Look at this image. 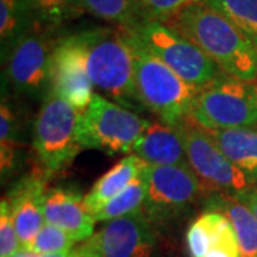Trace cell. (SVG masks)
Here are the masks:
<instances>
[{"label":"cell","instance_id":"obj_16","mask_svg":"<svg viewBox=\"0 0 257 257\" xmlns=\"http://www.w3.org/2000/svg\"><path fill=\"white\" fill-rule=\"evenodd\" d=\"M147 163L136 155L121 159L119 163L110 167L104 175L97 179L89 193L84 196V202L92 214L99 211L107 202L121 193L128 184L135 182L146 170Z\"/></svg>","mask_w":257,"mask_h":257},{"label":"cell","instance_id":"obj_17","mask_svg":"<svg viewBox=\"0 0 257 257\" xmlns=\"http://www.w3.org/2000/svg\"><path fill=\"white\" fill-rule=\"evenodd\" d=\"M237 240L230 220L219 210L206 209L186 231V247L190 257H204L221 243Z\"/></svg>","mask_w":257,"mask_h":257},{"label":"cell","instance_id":"obj_12","mask_svg":"<svg viewBox=\"0 0 257 257\" xmlns=\"http://www.w3.org/2000/svg\"><path fill=\"white\" fill-rule=\"evenodd\" d=\"M93 87L82 52L72 35L59 37L50 64V92L83 113L92 101Z\"/></svg>","mask_w":257,"mask_h":257},{"label":"cell","instance_id":"obj_21","mask_svg":"<svg viewBox=\"0 0 257 257\" xmlns=\"http://www.w3.org/2000/svg\"><path fill=\"white\" fill-rule=\"evenodd\" d=\"M36 20L30 0H0L2 56Z\"/></svg>","mask_w":257,"mask_h":257},{"label":"cell","instance_id":"obj_6","mask_svg":"<svg viewBox=\"0 0 257 257\" xmlns=\"http://www.w3.org/2000/svg\"><path fill=\"white\" fill-rule=\"evenodd\" d=\"M190 119L206 130L257 126V84L221 76L197 90Z\"/></svg>","mask_w":257,"mask_h":257},{"label":"cell","instance_id":"obj_13","mask_svg":"<svg viewBox=\"0 0 257 257\" xmlns=\"http://www.w3.org/2000/svg\"><path fill=\"white\" fill-rule=\"evenodd\" d=\"M46 179L47 176L39 169L37 172L23 176L13 184L6 196L20 240V248L35 239L39 230L46 224Z\"/></svg>","mask_w":257,"mask_h":257},{"label":"cell","instance_id":"obj_10","mask_svg":"<svg viewBox=\"0 0 257 257\" xmlns=\"http://www.w3.org/2000/svg\"><path fill=\"white\" fill-rule=\"evenodd\" d=\"M143 45L196 90L220 79L224 73L202 49L159 20H149L136 30Z\"/></svg>","mask_w":257,"mask_h":257},{"label":"cell","instance_id":"obj_30","mask_svg":"<svg viewBox=\"0 0 257 257\" xmlns=\"http://www.w3.org/2000/svg\"><path fill=\"white\" fill-rule=\"evenodd\" d=\"M13 257H73V253L70 250L69 253H60V254H39V253H32L29 250L20 248Z\"/></svg>","mask_w":257,"mask_h":257},{"label":"cell","instance_id":"obj_20","mask_svg":"<svg viewBox=\"0 0 257 257\" xmlns=\"http://www.w3.org/2000/svg\"><path fill=\"white\" fill-rule=\"evenodd\" d=\"M84 12L114 28L136 30L152 20L143 0H79Z\"/></svg>","mask_w":257,"mask_h":257},{"label":"cell","instance_id":"obj_28","mask_svg":"<svg viewBox=\"0 0 257 257\" xmlns=\"http://www.w3.org/2000/svg\"><path fill=\"white\" fill-rule=\"evenodd\" d=\"M143 2L152 20L165 22L166 19L172 18L184 8L203 0H143Z\"/></svg>","mask_w":257,"mask_h":257},{"label":"cell","instance_id":"obj_4","mask_svg":"<svg viewBox=\"0 0 257 257\" xmlns=\"http://www.w3.org/2000/svg\"><path fill=\"white\" fill-rule=\"evenodd\" d=\"M55 28L36 20L2 56L3 82L16 96L45 99L50 92V64L59 37Z\"/></svg>","mask_w":257,"mask_h":257},{"label":"cell","instance_id":"obj_9","mask_svg":"<svg viewBox=\"0 0 257 257\" xmlns=\"http://www.w3.org/2000/svg\"><path fill=\"white\" fill-rule=\"evenodd\" d=\"M176 128L183 142L187 163L210 196H236L254 186L239 167L230 162L206 128L190 117L179 123Z\"/></svg>","mask_w":257,"mask_h":257},{"label":"cell","instance_id":"obj_15","mask_svg":"<svg viewBox=\"0 0 257 257\" xmlns=\"http://www.w3.org/2000/svg\"><path fill=\"white\" fill-rule=\"evenodd\" d=\"M133 155L153 166H187V156L177 128L162 120L149 121L133 146Z\"/></svg>","mask_w":257,"mask_h":257},{"label":"cell","instance_id":"obj_7","mask_svg":"<svg viewBox=\"0 0 257 257\" xmlns=\"http://www.w3.org/2000/svg\"><path fill=\"white\" fill-rule=\"evenodd\" d=\"M149 120L138 111L94 93L89 107L80 114L79 142L83 149L117 155L133 150Z\"/></svg>","mask_w":257,"mask_h":257},{"label":"cell","instance_id":"obj_22","mask_svg":"<svg viewBox=\"0 0 257 257\" xmlns=\"http://www.w3.org/2000/svg\"><path fill=\"white\" fill-rule=\"evenodd\" d=\"M19 128L16 111L3 99L0 107V173L3 182L15 175L20 160Z\"/></svg>","mask_w":257,"mask_h":257},{"label":"cell","instance_id":"obj_29","mask_svg":"<svg viewBox=\"0 0 257 257\" xmlns=\"http://www.w3.org/2000/svg\"><path fill=\"white\" fill-rule=\"evenodd\" d=\"M236 197L239 200H241L244 204H247L248 207L251 209V211L254 213V216L257 217V186H253V187H250L247 190L236 194Z\"/></svg>","mask_w":257,"mask_h":257},{"label":"cell","instance_id":"obj_11","mask_svg":"<svg viewBox=\"0 0 257 257\" xmlns=\"http://www.w3.org/2000/svg\"><path fill=\"white\" fill-rule=\"evenodd\" d=\"M73 257H156L157 236L145 210L106 224L72 250Z\"/></svg>","mask_w":257,"mask_h":257},{"label":"cell","instance_id":"obj_24","mask_svg":"<svg viewBox=\"0 0 257 257\" xmlns=\"http://www.w3.org/2000/svg\"><path fill=\"white\" fill-rule=\"evenodd\" d=\"M257 42V0H204Z\"/></svg>","mask_w":257,"mask_h":257},{"label":"cell","instance_id":"obj_19","mask_svg":"<svg viewBox=\"0 0 257 257\" xmlns=\"http://www.w3.org/2000/svg\"><path fill=\"white\" fill-rule=\"evenodd\" d=\"M230 162L257 186V127L207 130Z\"/></svg>","mask_w":257,"mask_h":257},{"label":"cell","instance_id":"obj_25","mask_svg":"<svg viewBox=\"0 0 257 257\" xmlns=\"http://www.w3.org/2000/svg\"><path fill=\"white\" fill-rule=\"evenodd\" d=\"M76 243L79 241L69 231L46 223L39 230L35 239L22 248L39 254H60L73 250Z\"/></svg>","mask_w":257,"mask_h":257},{"label":"cell","instance_id":"obj_5","mask_svg":"<svg viewBox=\"0 0 257 257\" xmlns=\"http://www.w3.org/2000/svg\"><path fill=\"white\" fill-rule=\"evenodd\" d=\"M80 114L55 93L49 92L42 100L33 124V150L47 177L66 169L83 149L79 142Z\"/></svg>","mask_w":257,"mask_h":257},{"label":"cell","instance_id":"obj_23","mask_svg":"<svg viewBox=\"0 0 257 257\" xmlns=\"http://www.w3.org/2000/svg\"><path fill=\"white\" fill-rule=\"evenodd\" d=\"M146 172V170H145ZM145 172L139 176L135 182L107 202L100 210L93 214L96 221H110L127 214H133L145 209L146 200V179Z\"/></svg>","mask_w":257,"mask_h":257},{"label":"cell","instance_id":"obj_18","mask_svg":"<svg viewBox=\"0 0 257 257\" xmlns=\"http://www.w3.org/2000/svg\"><path fill=\"white\" fill-rule=\"evenodd\" d=\"M204 204L226 214L239 241L240 257H257V217L247 204L231 194H211Z\"/></svg>","mask_w":257,"mask_h":257},{"label":"cell","instance_id":"obj_26","mask_svg":"<svg viewBox=\"0 0 257 257\" xmlns=\"http://www.w3.org/2000/svg\"><path fill=\"white\" fill-rule=\"evenodd\" d=\"M39 22L56 28L62 22L83 12L79 0H30Z\"/></svg>","mask_w":257,"mask_h":257},{"label":"cell","instance_id":"obj_14","mask_svg":"<svg viewBox=\"0 0 257 257\" xmlns=\"http://www.w3.org/2000/svg\"><path fill=\"white\" fill-rule=\"evenodd\" d=\"M45 219L49 224H55L69 231L79 243L92 236L94 217L87 209L80 192L70 187H53L45 197Z\"/></svg>","mask_w":257,"mask_h":257},{"label":"cell","instance_id":"obj_27","mask_svg":"<svg viewBox=\"0 0 257 257\" xmlns=\"http://www.w3.org/2000/svg\"><path fill=\"white\" fill-rule=\"evenodd\" d=\"M19 250L20 240L12 216L9 200L3 197L0 204V257H13Z\"/></svg>","mask_w":257,"mask_h":257},{"label":"cell","instance_id":"obj_3","mask_svg":"<svg viewBox=\"0 0 257 257\" xmlns=\"http://www.w3.org/2000/svg\"><path fill=\"white\" fill-rule=\"evenodd\" d=\"M126 32L135 52V83L140 106L176 127L190 117L197 90L153 55L136 33Z\"/></svg>","mask_w":257,"mask_h":257},{"label":"cell","instance_id":"obj_8","mask_svg":"<svg viewBox=\"0 0 257 257\" xmlns=\"http://www.w3.org/2000/svg\"><path fill=\"white\" fill-rule=\"evenodd\" d=\"M145 213L153 224H165L187 214L210 196L190 166L147 165Z\"/></svg>","mask_w":257,"mask_h":257},{"label":"cell","instance_id":"obj_1","mask_svg":"<svg viewBox=\"0 0 257 257\" xmlns=\"http://www.w3.org/2000/svg\"><path fill=\"white\" fill-rule=\"evenodd\" d=\"M162 23L202 49L224 74L256 83L257 42L204 0Z\"/></svg>","mask_w":257,"mask_h":257},{"label":"cell","instance_id":"obj_2","mask_svg":"<svg viewBox=\"0 0 257 257\" xmlns=\"http://www.w3.org/2000/svg\"><path fill=\"white\" fill-rule=\"evenodd\" d=\"M93 86L132 110L142 109L135 83V52L126 30L94 28L72 33Z\"/></svg>","mask_w":257,"mask_h":257}]
</instances>
